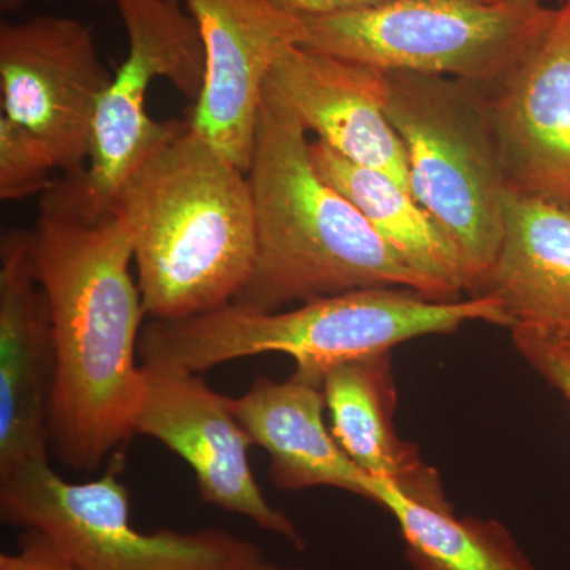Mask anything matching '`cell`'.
<instances>
[{"instance_id":"cell-7","label":"cell","mask_w":570,"mask_h":570,"mask_svg":"<svg viewBox=\"0 0 570 570\" xmlns=\"http://www.w3.org/2000/svg\"><path fill=\"white\" fill-rule=\"evenodd\" d=\"M121 459L99 479L71 483L50 460L0 475V520L52 540L77 570H247L261 547L227 531L137 530Z\"/></svg>"},{"instance_id":"cell-4","label":"cell","mask_w":570,"mask_h":570,"mask_svg":"<svg viewBox=\"0 0 570 570\" xmlns=\"http://www.w3.org/2000/svg\"><path fill=\"white\" fill-rule=\"evenodd\" d=\"M469 322L512 328L493 295L434 302L411 288H358L276 313L230 303L181 321H151L141 330L138 355L142 366L198 374L232 360L283 354L294 360L295 376L322 385L343 363L449 335Z\"/></svg>"},{"instance_id":"cell-14","label":"cell","mask_w":570,"mask_h":570,"mask_svg":"<svg viewBox=\"0 0 570 570\" xmlns=\"http://www.w3.org/2000/svg\"><path fill=\"white\" fill-rule=\"evenodd\" d=\"M55 381L50 307L31 264L29 230L0 242V475L50 460Z\"/></svg>"},{"instance_id":"cell-1","label":"cell","mask_w":570,"mask_h":570,"mask_svg":"<svg viewBox=\"0 0 570 570\" xmlns=\"http://www.w3.org/2000/svg\"><path fill=\"white\" fill-rule=\"evenodd\" d=\"M29 254L55 346L51 450L63 466L92 472L134 436L148 385L137 363L146 313L132 234L115 206L94 204L85 175L62 176L41 194Z\"/></svg>"},{"instance_id":"cell-2","label":"cell","mask_w":570,"mask_h":570,"mask_svg":"<svg viewBox=\"0 0 570 570\" xmlns=\"http://www.w3.org/2000/svg\"><path fill=\"white\" fill-rule=\"evenodd\" d=\"M111 205L129 224L151 321L230 305L253 275L257 228L249 176L189 121L127 176Z\"/></svg>"},{"instance_id":"cell-21","label":"cell","mask_w":570,"mask_h":570,"mask_svg":"<svg viewBox=\"0 0 570 570\" xmlns=\"http://www.w3.org/2000/svg\"><path fill=\"white\" fill-rule=\"evenodd\" d=\"M513 343L532 370L558 390L570 403V348L535 330L515 326Z\"/></svg>"},{"instance_id":"cell-16","label":"cell","mask_w":570,"mask_h":570,"mask_svg":"<svg viewBox=\"0 0 570 570\" xmlns=\"http://www.w3.org/2000/svg\"><path fill=\"white\" fill-rule=\"evenodd\" d=\"M483 295L497 296L512 328L570 337V206L508 187L501 247Z\"/></svg>"},{"instance_id":"cell-27","label":"cell","mask_w":570,"mask_h":570,"mask_svg":"<svg viewBox=\"0 0 570 570\" xmlns=\"http://www.w3.org/2000/svg\"><path fill=\"white\" fill-rule=\"evenodd\" d=\"M543 335H546V333H543ZM551 337H554V340L560 341V343L564 344L566 347L570 348V337H557V336H551Z\"/></svg>"},{"instance_id":"cell-3","label":"cell","mask_w":570,"mask_h":570,"mask_svg":"<svg viewBox=\"0 0 570 570\" xmlns=\"http://www.w3.org/2000/svg\"><path fill=\"white\" fill-rule=\"evenodd\" d=\"M247 176L257 247L253 275L235 305L276 313L371 287L411 288L434 299L430 285L322 178L306 130L265 91Z\"/></svg>"},{"instance_id":"cell-24","label":"cell","mask_w":570,"mask_h":570,"mask_svg":"<svg viewBox=\"0 0 570 570\" xmlns=\"http://www.w3.org/2000/svg\"><path fill=\"white\" fill-rule=\"evenodd\" d=\"M26 2H32V0H0V10H17L24 6ZM41 2H50V0H41Z\"/></svg>"},{"instance_id":"cell-23","label":"cell","mask_w":570,"mask_h":570,"mask_svg":"<svg viewBox=\"0 0 570 570\" xmlns=\"http://www.w3.org/2000/svg\"><path fill=\"white\" fill-rule=\"evenodd\" d=\"M281 10L302 18L326 17V14L343 13L374 6L384 0H272Z\"/></svg>"},{"instance_id":"cell-12","label":"cell","mask_w":570,"mask_h":570,"mask_svg":"<svg viewBox=\"0 0 570 570\" xmlns=\"http://www.w3.org/2000/svg\"><path fill=\"white\" fill-rule=\"evenodd\" d=\"M483 89L508 187L570 206V0L542 39Z\"/></svg>"},{"instance_id":"cell-6","label":"cell","mask_w":570,"mask_h":570,"mask_svg":"<svg viewBox=\"0 0 570 570\" xmlns=\"http://www.w3.org/2000/svg\"><path fill=\"white\" fill-rule=\"evenodd\" d=\"M558 9L502 0H384L305 18L303 47L382 71L494 85L549 31Z\"/></svg>"},{"instance_id":"cell-11","label":"cell","mask_w":570,"mask_h":570,"mask_svg":"<svg viewBox=\"0 0 570 570\" xmlns=\"http://www.w3.org/2000/svg\"><path fill=\"white\" fill-rule=\"evenodd\" d=\"M142 367L148 385L135 434L160 442L186 461L205 502L305 550L298 527L262 493L249 463L254 441L228 407V396L208 387L198 374Z\"/></svg>"},{"instance_id":"cell-25","label":"cell","mask_w":570,"mask_h":570,"mask_svg":"<svg viewBox=\"0 0 570 570\" xmlns=\"http://www.w3.org/2000/svg\"><path fill=\"white\" fill-rule=\"evenodd\" d=\"M247 570H287V569L279 568V566L269 564V562H266L264 560V561L258 562V564H255V566H253V568L247 569ZM295 570H302V569H295Z\"/></svg>"},{"instance_id":"cell-17","label":"cell","mask_w":570,"mask_h":570,"mask_svg":"<svg viewBox=\"0 0 570 570\" xmlns=\"http://www.w3.org/2000/svg\"><path fill=\"white\" fill-rule=\"evenodd\" d=\"M322 387L333 436L366 474L389 480L406 497L430 508L453 510L436 469L423 463L414 444L397 436L390 354L333 367Z\"/></svg>"},{"instance_id":"cell-9","label":"cell","mask_w":570,"mask_h":570,"mask_svg":"<svg viewBox=\"0 0 570 570\" xmlns=\"http://www.w3.org/2000/svg\"><path fill=\"white\" fill-rule=\"evenodd\" d=\"M111 78L86 22L37 14L0 24L2 112L43 142L62 176L86 174Z\"/></svg>"},{"instance_id":"cell-26","label":"cell","mask_w":570,"mask_h":570,"mask_svg":"<svg viewBox=\"0 0 570 570\" xmlns=\"http://www.w3.org/2000/svg\"><path fill=\"white\" fill-rule=\"evenodd\" d=\"M502 2L521 3V6H543L546 0H502Z\"/></svg>"},{"instance_id":"cell-19","label":"cell","mask_w":570,"mask_h":570,"mask_svg":"<svg viewBox=\"0 0 570 570\" xmlns=\"http://www.w3.org/2000/svg\"><path fill=\"white\" fill-rule=\"evenodd\" d=\"M370 501L395 519L411 570H539L497 520L430 508L376 478Z\"/></svg>"},{"instance_id":"cell-8","label":"cell","mask_w":570,"mask_h":570,"mask_svg":"<svg viewBox=\"0 0 570 570\" xmlns=\"http://www.w3.org/2000/svg\"><path fill=\"white\" fill-rule=\"evenodd\" d=\"M129 37V52L100 100L85 181L96 205L108 208L119 187L157 148L183 132L187 121H156L146 99L165 78L187 99L205 85L200 28L181 0H115Z\"/></svg>"},{"instance_id":"cell-15","label":"cell","mask_w":570,"mask_h":570,"mask_svg":"<svg viewBox=\"0 0 570 570\" xmlns=\"http://www.w3.org/2000/svg\"><path fill=\"white\" fill-rule=\"evenodd\" d=\"M228 407L254 445L268 453L269 479L277 489L332 487L370 501L374 478L326 428L321 384L295 374L284 382L258 377L245 395L228 397Z\"/></svg>"},{"instance_id":"cell-10","label":"cell","mask_w":570,"mask_h":570,"mask_svg":"<svg viewBox=\"0 0 570 570\" xmlns=\"http://www.w3.org/2000/svg\"><path fill=\"white\" fill-rule=\"evenodd\" d=\"M206 55L205 85L190 129L249 171L265 82L284 52L305 41L302 18L272 0H184Z\"/></svg>"},{"instance_id":"cell-18","label":"cell","mask_w":570,"mask_h":570,"mask_svg":"<svg viewBox=\"0 0 570 570\" xmlns=\"http://www.w3.org/2000/svg\"><path fill=\"white\" fill-rule=\"evenodd\" d=\"M311 159L322 178L354 204L377 235L430 285L436 302H456L461 292H469L460 250L411 190L382 171L351 163L318 140H311Z\"/></svg>"},{"instance_id":"cell-13","label":"cell","mask_w":570,"mask_h":570,"mask_svg":"<svg viewBox=\"0 0 570 570\" xmlns=\"http://www.w3.org/2000/svg\"><path fill=\"white\" fill-rule=\"evenodd\" d=\"M265 92L279 100L306 134L411 190L406 153L385 111V71L298 45L269 71Z\"/></svg>"},{"instance_id":"cell-28","label":"cell","mask_w":570,"mask_h":570,"mask_svg":"<svg viewBox=\"0 0 570 570\" xmlns=\"http://www.w3.org/2000/svg\"><path fill=\"white\" fill-rule=\"evenodd\" d=\"M97 2H104V0H97Z\"/></svg>"},{"instance_id":"cell-20","label":"cell","mask_w":570,"mask_h":570,"mask_svg":"<svg viewBox=\"0 0 570 570\" xmlns=\"http://www.w3.org/2000/svg\"><path fill=\"white\" fill-rule=\"evenodd\" d=\"M55 170L43 142L0 112V198L14 202L47 193L56 181Z\"/></svg>"},{"instance_id":"cell-22","label":"cell","mask_w":570,"mask_h":570,"mask_svg":"<svg viewBox=\"0 0 570 570\" xmlns=\"http://www.w3.org/2000/svg\"><path fill=\"white\" fill-rule=\"evenodd\" d=\"M0 570H77L50 538L22 530L18 550L0 554Z\"/></svg>"},{"instance_id":"cell-5","label":"cell","mask_w":570,"mask_h":570,"mask_svg":"<svg viewBox=\"0 0 570 570\" xmlns=\"http://www.w3.org/2000/svg\"><path fill=\"white\" fill-rule=\"evenodd\" d=\"M385 73V111L406 153L411 193L460 250L469 294L483 295L508 190L485 89L438 75Z\"/></svg>"}]
</instances>
